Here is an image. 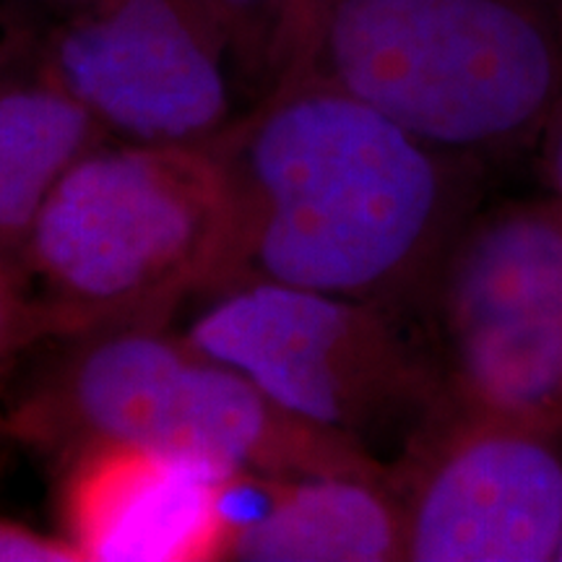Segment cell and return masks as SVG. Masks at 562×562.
<instances>
[{
	"instance_id": "1",
	"label": "cell",
	"mask_w": 562,
	"mask_h": 562,
	"mask_svg": "<svg viewBox=\"0 0 562 562\" xmlns=\"http://www.w3.org/2000/svg\"><path fill=\"white\" fill-rule=\"evenodd\" d=\"M229 235L216 294L277 281L414 318L487 165L427 144L323 70L216 136Z\"/></svg>"
},
{
	"instance_id": "2",
	"label": "cell",
	"mask_w": 562,
	"mask_h": 562,
	"mask_svg": "<svg viewBox=\"0 0 562 562\" xmlns=\"http://www.w3.org/2000/svg\"><path fill=\"white\" fill-rule=\"evenodd\" d=\"M229 235L227 170L206 144L108 138L63 175L16 263L55 339L140 326L209 294Z\"/></svg>"
},
{
	"instance_id": "3",
	"label": "cell",
	"mask_w": 562,
	"mask_h": 562,
	"mask_svg": "<svg viewBox=\"0 0 562 562\" xmlns=\"http://www.w3.org/2000/svg\"><path fill=\"white\" fill-rule=\"evenodd\" d=\"M318 70L482 165L533 151L562 94V0H336Z\"/></svg>"
},
{
	"instance_id": "4",
	"label": "cell",
	"mask_w": 562,
	"mask_h": 562,
	"mask_svg": "<svg viewBox=\"0 0 562 562\" xmlns=\"http://www.w3.org/2000/svg\"><path fill=\"white\" fill-rule=\"evenodd\" d=\"M60 368L21 409L30 438L63 456L115 440L203 456L237 474L393 476L360 442L269 402L243 372L154 323L76 336Z\"/></svg>"
},
{
	"instance_id": "5",
	"label": "cell",
	"mask_w": 562,
	"mask_h": 562,
	"mask_svg": "<svg viewBox=\"0 0 562 562\" xmlns=\"http://www.w3.org/2000/svg\"><path fill=\"white\" fill-rule=\"evenodd\" d=\"M186 339L279 409L378 459L385 442L402 456L448 404L430 344L412 318L375 302L243 281L211 294Z\"/></svg>"
},
{
	"instance_id": "6",
	"label": "cell",
	"mask_w": 562,
	"mask_h": 562,
	"mask_svg": "<svg viewBox=\"0 0 562 562\" xmlns=\"http://www.w3.org/2000/svg\"><path fill=\"white\" fill-rule=\"evenodd\" d=\"M417 323L448 402L562 442V201L482 203L430 281Z\"/></svg>"
},
{
	"instance_id": "7",
	"label": "cell",
	"mask_w": 562,
	"mask_h": 562,
	"mask_svg": "<svg viewBox=\"0 0 562 562\" xmlns=\"http://www.w3.org/2000/svg\"><path fill=\"white\" fill-rule=\"evenodd\" d=\"M40 68L104 131L136 144H206L245 89L211 0H89L47 32Z\"/></svg>"
},
{
	"instance_id": "8",
	"label": "cell",
	"mask_w": 562,
	"mask_h": 562,
	"mask_svg": "<svg viewBox=\"0 0 562 562\" xmlns=\"http://www.w3.org/2000/svg\"><path fill=\"white\" fill-rule=\"evenodd\" d=\"M412 562H558L562 442L448 402L393 461Z\"/></svg>"
},
{
	"instance_id": "9",
	"label": "cell",
	"mask_w": 562,
	"mask_h": 562,
	"mask_svg": "<svg viewBox=\"0 0 562 562\" xmlns=\"http://www.w3.org/2000/svg\"><path fill=\"white\" fill-rule=\"evenodd\" d=\"M243 476L193 453L87 442L66 453L60 533L81 562L229 560Z\"/></svg>"
},
{
	"instance_id": "10",
	"label": "cell",
	"mask_w": 562,
	"mask_h": 562,
	"mask_svg": "<svg viewBox=\"0 0 562 562\" xmlns=\"http://www.w3.org/2000/svg\"><path fill=\"white\" fill-rule=\"evenodd\" d=\"M229 560H406L402 495L393 476L307 474L263 480L261 510L237 521Z\"/></svg>"
},
{
	"instance_id": "11",
	"label": "cell",
	"mask_w": 562,
	"mask_h": 562,
	"mask_svg": "<svg viewBox=\"0 0 562 562\" xmlns=\"http://www.w3.org/2000/svg\"><path fill=\"white\" fill-rule=\"evenodd\" d=\"M108 138L40 63L0 79V256L16 261L63 175Z\"/></svg>"
},
{
	"instance_id": "12",
	"label": "cell",
	"mask_w": 562,
	"mask_h": 562,
	"mask_svg": "<svg viewBox=\"0 0 562 562\" xmlns=\"http://www.w3.org/2000/svg\"><path fill=\"white\" fill-rule=\"evenodd\" d=\"M227 26L237 70L256 104L284 87L294 70L297 0H211Z\"/></svg>"
},
{
	"instance_id": "13",
	"label": "cell",
	"mask_w": 562,
	"mask_h": 562,
	"mask_svg": "<svg viewBox=\"0 0 562 562\" xmlns=\"http://www.w3.org/2000/svg\"><path fill=\"white\" fill-rule=\"evenodd\" d=\"M55 339L53 323L30 290L21 266L0 256V383L32 344Z\"/></svg>"
},
{
	"instance_id": "14",
	"label": "cell",
	"mask_w": 562,
	"mask_h": 562,
	"mask_svg": "<svg viewBox=\"0 0 562 562\" xmlns=\"http://www.w3.org/2000/svg\"><path fill=\"white\" fill-rule=\"evenodd\" d=\"M0 562H81L63 533H42L0 518Z\"/></svg>"
},
{
	"instance_id": "15",
	"label": "cell",
	"mask_w": 562,
	"mask_h": 562,
	"mask_svg": "<svg viewBox=\"0 0 562 562\" xmlns=\"http://www.w3.org/2000/svg\"><path fill=\"white\" fill-rule=\"evenodd\" d=\"M334 5L336 0H297L294 5V70L286 83L305 79L313 70H318L323 37H326Z\"/></svg>"
},
{
	"instance_id": "16",
	"label": "cell",
	"mask_w": 562,
	"mask_h": 562,
	"mask_svg": "<svg viewBox=\"0 0 562 562\" xmlns=\"http://www.w3.org/2000/svg\"><path fill=\"white\" fill-rule=\"evenodd\" d=\"M42 40L19 16L11 0H0V79L30 66H37Z\"/></svg>"
},
{
	"instance_id": "17",
	"label": "cell",
	"mask_w": 562,
	"mask_h": 562,
	"mask_svg": "<svg viewBox=\"0 0 562 562\" xmlns=\"http://www.w3.org/2000/svg\"><path fill=\"white\" fill-rule=\"evenodd\" d=\"M533 151L539 154V167H542L547 191L562 201V94Z\"/></svg>"
},
{
	"instance_id": "18",
	"label": "cell",
	"mask_w": 562,
	"mask_h": 562,
	"mask_svg": "<svg viewBox=\"0 0 562 562\" xmlns=\"http://www.w3.org/2000/svg\"><path fill=\"white\" fill-rule=\"evenodd\" d=\"M13 9L21 13V19L40 34V40L45 42L47 32L53 26H58L60 21L74 16L76 11L83 9L89 0H11Z\"/></svg>"
},
{
	"instance_id": "19",
	"label": "cell",
	"mask_w": 562,
	"mask_h": 562,
	"mask_svg": "<svg viewBox=\"0 0 562 562\" xmlns=\"http://www.w3.org/2000/svg\"><path fill=\"white\" fill-rule=\"evenodd\" d=\"M558 562H562V547H560V554H558Z\"/></svg>"
}]
</instances>
